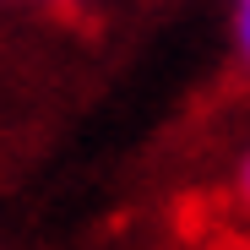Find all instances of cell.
Masks as SVG:
<instances>
[{
  "label": "cell",
  "instance_id": "obj_1",
  "mask_svg": "<svg viewBox=\"0 0 250 250\" xmlns=\"http://www.w3.org/2000/svg\"><path fill=\"white\" fill-rule=\"evenodd\" d=\"M234 33H239V55H245V65H250V0L239 6V22H234Z\"/></svg>",
  "mask_w": 250,
  "mask_h": 250
},
{
  "label": "cell",
  "instance_id": "obj_2",
  "mask_svg": "<svg viewBox=\"0 0 250 250\" xmlns=\"http://www.w3.org/2000/svg\"><path fill=\"white\" fill-rule=\"evenodd\" d=\"M239 196H245V201H250V152H245V158H239Z\"/></svg>",
  "mask_w": 250,
  "mask_h": 250
},
{
  "label": "cell",
  "instance_id": "obj_3",
  "mask_svg": "<svg viewBox=\"0 0 250 250\" xmlns=\"http://www.w3.org/2000/svg\"><path fill=\"white\" fill-rule=\"evenodd\" d=\"M239 6H245V0H239Z\"/></svg>",
  "mask_w": 250,
  "mask_h": 250
}]
</instances>
